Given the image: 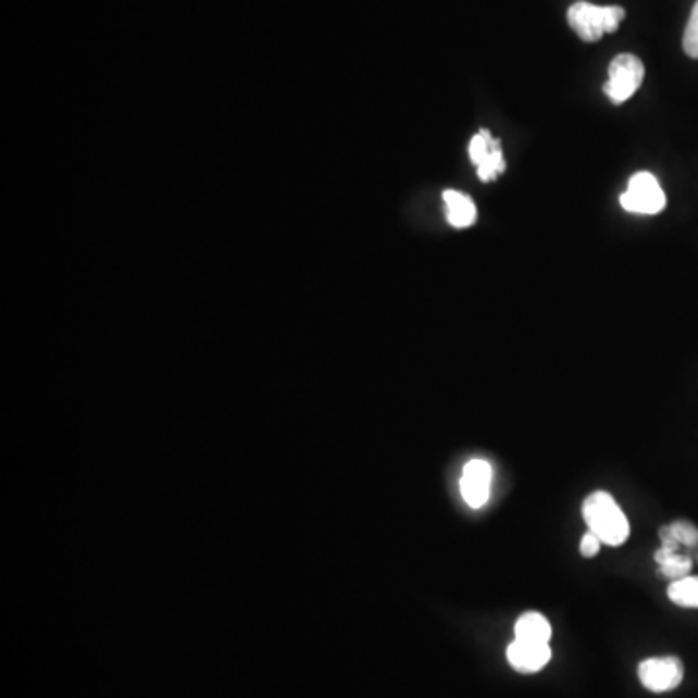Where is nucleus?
<instances>
[{
  "mask_svg": "<svg viewBox=\"0 0 698 698\" xmlns=\"http://www.w3.org/2000/svg\"><path fill=\"white\" fill-rule=\"evenodd\" d=\"M582 516L603 546L619 547L627 541L631 534L627 516L609 493H590L582 502Z\"/></svg>",
  "mask_w": 698,
  "mask_h": 698,
  "instance_id": "1",
  "label": "nucleus"
},
{
  "mask_svg": "<svg viewBox=\"0 0 698 698\" xmlns=\"http://www.w3.org/2000/svg\"><path fill=\"white\" fill-rule=\"evenodd\" d=\"M569 26L573 27L574 34L581 37L582 41L596 43L606 34H615L619 24L625 20V9L621 7H598L586 0L574 2L566 12Z\"/></svg>",
  "mask_w": 698,
  "mask_h": 698,
  "instance_id": "2",
  "label": "nucleus"
},
{
  "mask_svg": "<svg viewBox=\"0 0 698 698\" xmlns=\"http://www.w3.org/2000/svg\"><path fill=\"white\" fill-rule=\"evenodd\" d=\"M645 80V64L635 54H619L609 64V80L603 91L613 103H625Z\"/></svg>",
  "mask_w": 698,
  "mask_h": 698,
  "instance_id": "3",
  "label": "nucleus"
},
{
  "mask_svg": "<svg viewBox=\"0 0 698 698\" xmlns=\"http://www.w3.org/2000/svg\"><path fill=\"white\" fill-rule=\"evenodd\" d=\"M668 204L665 192L658 179L648 171L636 173L628 180L627 192L621 195V207L633 214H660Z\"/></svg>",
  "mask_w": 698,
  "mask_h": 698,
  "instance_id": "4",
  "label": "nucleus"
},
{
  "mask_svg": "<svg viewBox=\"0 0 698 698\" xmlns=\"http://www.w3.org/2000/svg\"><path fill=\"white\" fill-rule=\"evenodd\" d=\"M685 675L683 662L675 656L648 658L638 665V680L652 693H668L677 689Z\"/></svg>",
  "mask_w": 698,
  "mask_h": 698,
  "instance_id": "5",
  "label": "nucleus"
},
{
  "mask_svg": "<svg viewBox=\"0 0 698 698\" xmlns=\"http://www.w3.org/2000/svg\"><path fill=\"white\" fill-rule=\"evenodd\" d=\"M493 465L487 460H468L460 475V495L470 509H482L491 493Z\"/></svg>",
  "mask_w": 698,
  "mask_h": 698,
  "instance_id": "6",
  "label": "nucleus"
},
{
  "mask_svg": "<svg viewBox=\"0 0 698 698\" xmlns=\"http://www.w3.org/2000/svg\"><path fill=\"white\" fill-rule=\"evenodd\" d=\"M507 658L520 673H536L544 670L551 660V648L546 643H529L514 638L507 648Z\"/></svg>",
  "mask_w": 698,
  "mask_h": 698,
  "instance_id": "7",
  "label": "nucleus"
},
{
  "mask_svg": "<svg viewBox=\"0 0 698 698\" xmlns=\"http://www.w3.org/2000/svg\"><path fill=\"white\" fill-rule=\"evenodd\" d=\"M445 207H447L448 224L457 229H465L470 225L475 224L477 220V208H475L474 200L460 192V190H445L443 195Z\"/></svg>",
  "mask_w": 698,
  "mask_h": 698,
  "instance_id": "8",
  "label": "nucleus"
},
{
  "mask_svg": "<svg viewBox=\"0 0 698 698\" xmlns=\"http://www.w3.org/2000/svg\"><path fill=\"white\" fill-rule=\"evenodd\" d=\"M653 561L660 566V576L670 578L672 582L689 576L693 571V559L681 556L680 551L672 549V547H658L653 553Z\"/></svg>",
  "mask_w": 698,
  "mask_h": 698,
  "instance_id": "9",
  "label": "nucleus"
},
{
  "mask_svg": "<svg viewBox=\"0 0 698 698\" xmlns=\"http://www.w3.org/2000/svg\"><path fill=\"white\" fill-rule=\"evenodd\" d=\"M514 635L519 640H529V643H546L549 645V638L553 635L551 625L546 615L537 611H528L520 615L516 625H514Z\"/></svg>",
  "mask_w": 698,
  "mask_h": 698,
  "instance_id": "10",
  "label": "nucleus"
},
{
  "mask_svg": "<svg viewBox=\"0 0 698 698\" xmlns=\"http://www.w3.org/2000/svg\"><path fill=\"white\" fill-rule=\"evenodd\" d=\"M662 546L672 547L680 551L681 546L697 549L698 547V528L689 520H675L672 524H665L658 532Z\"/></svg>",
  "mask_w": 698,
  "mask_h": 698,
  "instance_id": "11",
  "label": "nucleus"
},
{
  "mask_svg": "<svg viewBox=\"0 0 698 698\" xmlns=\"http://www.w3.org/2000/svg\"><path fill=\"white\" fill-rule=\"evenodd\" d=\"M668 598L680 608L698 609V576H685L673 581L668 588Z\"/></svg>",
  "mask_w": 698,
  "mask_h": 698,
  "instance_id": "12",
  "label": "nucleus"
},
{
  "mask_svg": "<svg viewBox=\"0 0 698 698\" xmlns=\"http://www.w3.org/2000/svg\"><path fill=\"white\" fill-rule=\"evenodd\" d=\"M497 146H501V142L497 138H493L491 133H487V130H479L477 135H474V138L470 140L468 152H470V160L475 167L484 162L493 148H497Z\"/></svg>",
  "mask_w": 698,
  "mask_h": 698,
  "instance_id": "13",
  "label": "nucleus"
},
{
  "mask_svg": "<svg viewBox=\"0 0 698 698\" xmlns=\"http://www.w3.org/2000/svg\"><path fill=\"white\" fill-rule=\"evenodd\" d=\"M504 171H507V163L502 160L501 146H497V148H493L484 162L477 165V177L484 183H489V180L497 179Z\"/></svg>",
  "mask_w": 698,
  "mask_h": 698,
  "instance_id": "14",
  "label": "nucleus"
},
{
  "mask_svg": "<svg viewBox=\"0 0 698 698\" xmlns=\"http://www.w3.org/2000/svg\"><path fill=\"white\" fill-rule=\"evenodd\" d=\"M683 51L690 59H698V0L690 10L689 22L683 34Z\"/></svg>",
  "mask_w": 698,
  "mask_h": 698,
  "instance_id": "15",
  "label": "nucleus"
},
{
  "mask_svg": "<svg viewBox=\"0 0 698 698\" xmlns=\"http://www.w3.org/2000/svg\"><path fill=\"white\" fill-rule=\"evenodd\" d=\"M601 546H603V541H601L600 537L588 529L581 539V556L591 559V557L600 553Z\"/></svg>",
  "mask_w": 698,
  "mask_h": 698,
  "instance_id": "16",
  "label": "nucleus"
}]
</instances>
